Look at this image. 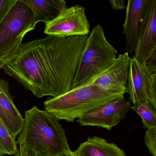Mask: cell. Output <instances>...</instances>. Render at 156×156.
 I'll use <instances>...</instances> for the list:
<instances>
[{
  "label": "cell",
  "instance_id": "1",
  "mask_svg": "<svg viewBox=\"0 0 156 156\" xmlns=\"http://www.w3.org/2000/svg\"><path fill=\"white\" fill-rule=\"evenodd\" d=\"M88 36H48L23 44L0 68L37 98L72 90Z\"/></svg>",
  "mask_w": 156,
  "mask_h": 156
},
{
  "label": "cell",
  "instance_id": "2",
  "mask_svg": "<svg viewBox=\"0 0 156 156\" xmlns=\"http://www.w3.org/2000/svg\"><path fill=\"white\" fill-rule=\"evenodd\" d=\"M24 119L18 140L20 146H27L44 156H56L71 150L65 130L54 115L34 106L25 111Z\"/></svg>",
  "mask_w": 156,
  "mask_h": 156
},
{
  "label": "cell",
  "instance_id": "3",
  "mask_svg": "<svg viewBox=\"0 0 156 156\" xmlns=\"http://www.w3.org/2000/svg\"><path fill=\"white\" fill-rule=\"evenodd\" d=\"M125 94L103 89L91 84L47 99L44 105L45 110L59 120L72 122L106 104L125 100Z\"/></svg>",
  "mask_w": 156,
  "mask_h": 156
},
{
  "label": "cell",
  "instance_id": "4",
  "mask_svg": "<svg viewBox=\"0 0 156 156\" xmlns=\"http://www.w3.org/2000/svg\"><path fill=\"white\" fill-rule=\"evenodd\" d=\"M117 54L107 40L102 26H95L80 59L72 90L91 84L101 77L112 66Z\"/></svg>",
  "mask_w": 156,
  "mask_h": 156
},
{
  "label": "cell",
  "instance_id": "5",
  "mask_svg": "<svg viewBox=\"0 0 156 156\" xmlns=\"http://www.w3.org/2000/svg\"><path fill=\"white\" fill-rule=\"evenodd\" d=\"M38 23L32 10L22 0L16 3L0 21V63L22 45L24 36Z\"/></svg>",
  "mask_w": 156,
  "mask_h": 156
},
{
  "label": "cell",
  "instance_id": "6",
  "mask_svg": "<svg viewBox=\"0 0 156 156\" xmlns=\"http://www.w3.org/2000/svg\"><path fill=\"white\" fill-rule=\"evenodd\" d=\"M44 32L48 36L61 38L87 36L90 24L85 8L79 5L66 8L55 20L45 24Z\"/></svg>",
  "mask_w": 156,
  "mask_h": 156
},
{
  "label": "cell",
  "instance_id": "7",
  "mask_svg": "<svg viewBox=\"0 0 156 156\" xmlns=\"http://www.w3.org/2000/svg\"><path fill=\"white\" fill-rule=\"evenodd\" d=\"M131 103L125 100L104 105L84 115L77 119L81 126H91L110 130L126 117Z\"/></svg>",
  "mask_w": 156,
  "mask_h": 156
},
{
  "label": "cell",
  "instance_id": "8",
  "mask_svg": "<svg viewBox=\"0 0 156 156\" xmlns=\"http://www.w3.org/2000/svg\"><path fill=\"white\" fill-rule=\"evenodd\" d=\"M156 48V0H149L134 57L146 65Z\"/></svg>",
  "mask_w": 156,
  "mask_h": 156
},
{
  "label": "cell",
  "instance_id": "9",
  "mask_svg": "<svg viewBox=\"0 0 156 156\" xmlns=\"http://www.w3.org/2000/svg\"><path fill=\"white\" fill-rule=\"evenodd\" d=\"M152 73L145 64L133 56L130 59L128 77V93L133 105L148 101Z\"/></svg>",
  "mask_w": 156,
  "mask_h": 156
},
{
  "label": "cell",
  "instance_id": "10",
  "mask_svg": "<svg viewBox=\"0 0 156 156\" xmlns=\"http://www.w3.org/2000/svg\"><path fill=\"white\" fill-rule=\"evenodd\" d=\"M130 59L127 52L119 54L108 71L92 84L106 90L128 93Z\"/></svg>",
  "mask_w": 156,
  "mask_h": 156
},
{
  "label": "cell",
  "instance_id": "11",
  "mask_svg": "<svg viewBox=\"0 0 156 156\" xmlns=\"http://www.w3.org/2000/svg\"><path fill=\"white\" fill-rule=\"evenodd\" d=\"M149 0H129L123 25V34L126 39L127 51L135 53L138 42L141 23Z\"/></svg>",
  "mask_w": 156,
  "mask_h": 156
},
{
  "label": "cell",
  "instance_id": "12",
  "mask_svg": "<svg viewBox=\"0 0 156 156\" xmlns=\"http://www.w3.org/2000/svg\"><path fill=\"white\" fill-rule=\"evenodd\" d=\"M9 88V82L0 80V121L15 139L22 130L24 119L15 106Z\"/></svg>",
  "mask_w": 156,
  "mask_h": 156
},
{
  "label": "cell",
  "instance_id": "13",
  "mask_svg": "<svg viewBox=\"0 0 156 156\" xmlns=\"http://www.w3.org/2000/svg\"><path fill=\"white\" fill-rule=\"evenodd\" d=\"M74 152L76 156H126L116 144L97 136L88 137Z\"/></svg>",
  "mask_w": 156,
  "mask_h": 156
},
{
  "label": "cell",
  "instance_id": "14",
  "mask_svg": "<svg viewBox=\"0 0 156 156\" xmlns=\"http://www.w3.org/2000/svg\"><path fill=\"white\" fill-rule=\"evenodd\" d=\"M33 11L37 22L52 21L68 8L64 0H22Z\"/></svg>",
  "mask_w": 156,
  "mask_h": 156
},
{
  "label": "cell",
  "instance_id": "15",
  "mask_svg": "<svg viewBox=\"0 0 156 156\" xmlns=\"http://www.w3.org/2000/svg\"><path fill=\"white\" fill-rule=\"evenodd\" d=\"M130 109L141 117L144 128L148 130L156 129V110L149 101L134 104Z\"/></svg>",
  "mask_w": 156,
  "mask_h": 156
},
{
  "label": "cell",
  "instance_id": "16",
  "mask_svg": "<svg viewBox=\"0 0 156 156\" xmlns=\"http://www.w3.org/2000/svg\"><path fill=\"white\" fill-rule=\"evenodd\" d=\"M18 143L0 121V156L9 154L17 156L19 152L17 147Z\"/></svg>",
  "mask_w": 156,
  "mask_h": 156
},
{
  "label": "cell",
  "instance_id": "17",
  "mask_svg": "<svg viewBox=\"0 0 156 156\" xmlns=\"http://www.w3.org/2000/svg\"><path fill=\"white\" fill-rule=\"evenodd\" d=\"M144 140L150 153L153 156H156V129H147Z\"/></svg>",
  "mask_w": 156,
  "mask_h": 156
},
{
  "label": "cell",
  "instance_id": "18",
  "mask_svg": "<svg viewBox=\"0 0 156 156\" xmlns=\"http://www.w3.org/2000/svg\"><path fill=\"white\" fill-rule=\"evenodd\" d=\"M17 0H0V21L10 11Z\"/></svg>",
  "mask_w": 156,
  "mask_h": 156
},
{
  "label": "cell",
  "instance_id": "19",
  "mask_svg": "<svg viewBox=\"0 0 156 156\" xmlns=\"http://www.w3.org/2000/svg\"><path fill=\"white\" fill-rule=\"evenodd\" d=\"M148 101L156 110V74L152 73L150 85Z\"/></svg>",
  "mask_w": 156,
  "mask_h": 156
},
{
  "label": "cell",
  "instance_id": "20",
  "mask_svg": "<svg viewBox=\"0 0 156 156\" xmlns=\"http://www.w3.org/2000/svg\"><path fill=\"white\" fill-rule=\"evenodd\" d=\"M42 155L35 150L26 146H20L17 156H42Z\"/></svg>",
  "mask_w": 156,
  "mask_h": 156
},
{
  "label": "cell",
  "instance_id": "21",
  "mask_svg": "<svg viewBox=\"0 0 156 156\" xmlns=\"http://www.w3.org/2000/svg\"><path fill=\"white\" fill-rule=\"evenodd\" d=\"M146 66L152 73L156 74V48L146 63Z\"/></svg>",
  "mask_w": 156,
  "mask_h": 156
},
{
  "label": "cell",
  "instance_id": "22",
  "mask_svg": "<svg viewBox=\"0 0 156 156\" xmlns=\"http://www.w3.org/2000/svg\"><path fill=\"white\" fill-rule=\"evenodd\" d=\"M109 2L112 9L117 11L126 9L124 0H110Z\"/></svg>",
  "mask_w": 156,
  "mask_h": 156
},
{
  "label": "cell",
  "instance_id": "23",
  "mask_svg": "<svg viewBox=\"0 0 156 156\" xmlns=\"http://www.w3.org/2000/svg\"><path fill=\"white\" fill-rule=\"evenodd\" d=\"M56 156H76V155L74 151H72L71 150L68 151H64Z\"/></svg>",
  "mask_w": 156,
  "mask_h": 156
},
{
  "label": "cell",
  "instance_id": "24",
  "mask_svg": "<svg viewBox=\"0 0 156 156\" xmlns=\"http://www.w3.org/2000/svg\"><path fill=\"white\" fill-rule=\"evenodd\" d=\"M42 156H43V155H42Z\"/></svg>",
  "mask_w": 156,
  "mask_h": 156
}]
</instances>
